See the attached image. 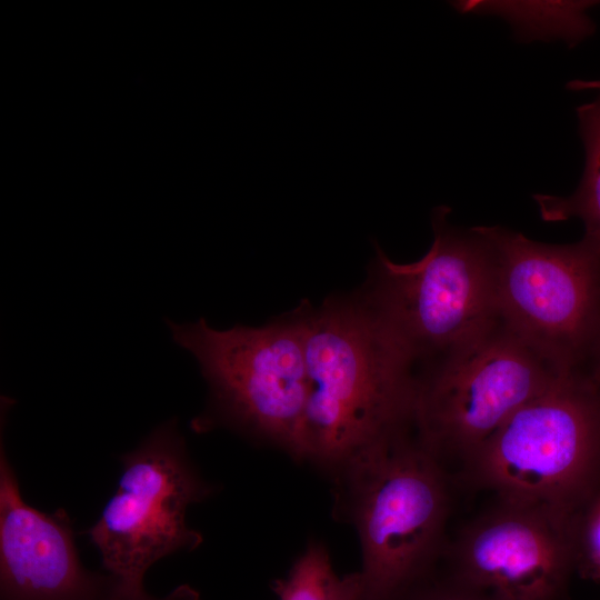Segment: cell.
<instances>
[{"mask_svg":"<svg viewBox=\"0 0 600 600\" xmlns=\"http://www.w3.org/2000/svg\"><path fill=\"white\" fill-rule=\"evenodd\" d=\"M433 209V240L411 263L392 261L376 244L361 291L414 363H434L497 323L489 247L476 227L461 230Z\"/></svg>","mask_w":600,"mask_h":600,"instance_id":"obj_4","label":"cell"},{"mask_svg":"<svg viewBox=\"0 0 600 600\" xmlns=\"http://www.w3.org/2000/svg\"><path fill=\"white\" fill-rule=\"evenodd\" d=\"M193 598L192 591L186 588L177 589L166 598L157 599L143 591L137 593H124L114 589L111 590V594L103 600H191Z\"/></svg>","mask_w":600,"mask_h":600,"instance_id":"obj_15","label":"cell"},{"mask_svg":"<svg viewBox=\"0 0 600 600\" xmlns=\"http://www.w3.org/2000/svg\"><path fill=\"white\" fill-rule=\"evenodd\" d=\"M406 600H491L487 596L467 588L451 578H431L412 591Z\"/></svg>","mask_w":600,"mask_h":600,"instance_id":"obj_14","label":"cell"},{"mask_svg":"<svg viewBox=\"0 0 600 600\" xmlns=\"http://www.w3.org/2000/svg\"><path fill=\"white\" fill-rule=\"evenodd\" d=\"M278 600H359V571L339 576L323 544L311 542L286 577L272 583Z\"/></svg>","mask_w":600,"mask_h":600,"instance_id":"obj_12","label":"cell"},{"mask_svg":"<svg viewBox=\"0 0 600 600\" xmlns=\"http://www.w3.org/2000/svg\"><path fill=\"white\" fill-rule=\"evenodd\" d=\"M337 474L361 546L359 600H406L431 578L441 549L450 500L443 464L403 433Z\"/></svg>","mask_w":600,"mask_h":600,"instance_id":"obj_2","label":"cell"},{"mask_svg":"<svg viewBox=\"0 0 600 600\" xmlns=\"http://www.w3.org/2000/svg\"><path fill=\"white\" fill-rule=\"evenodd\" d=\"M584 363H588V370L583 372L600 386V316Z\"/></svg>","mask_w":600,"mask_h":600,"instance_id":"obj_16","label":"cell"},{"mask_svg":"<svg viewBox=\"0 0 600 600\" xmlns=\"http://www.w3.org/2000/svg\"><path fill=\"white\" fill-rule=\"evenodd\" d=\"M167 322L173 341L197 360L217 412L303 460L309 380L299 309L260 327Z\"/></svg>","mask_w":600,"mask_h":600,"instance_id":"obj_6","label":"cell"},{"mask_svg":"<svg viewBox=\"0 0 600 600\" xmlns=\"http://www.w3.org/2000/svg\"><path fill=\"white\" fill-rule=\"evenodd\" d=\"M577 571L600 581V492L576 517Z\"/></svg>","mask_w":600,"mask_h":600,"instance_id":"obj_13","label":"cell"},{"mask_svg":"<svg viewBox=\"0 0 600 600\" xmlns=\"http://www.w3.org/2000/svg\"><path fill=\"white\" fill-rule=\"evenodd\" d=\"M2 600H103V582L79 561L66 518L27 504L3 450L0 459Z\"/></svg>","mask_w":600,"mask_h":600,"instance_id":"obj_10","label":"cell"},{"mask_svg":"<svg viewBox=\"0 0 600 600\" xmlns=\"http://www.w3.org/2000/svg\"><path fill=\"white\" fill-rule=\"evenodd\" d=\"M572 90H596V99L577 109L584 148V169L576 192L569 197L534 194L542 220L557 222L580 219L586 233L600 240V80H576Z\"/></svg>","mask_w":600,"mask_h":600,"instance_id":"obj_11","label":"cell"},{"mask_svg":"<svg viewBox=\"0 0 600 600\" xmlns=\"http://www.w3.org/2000/svg\"><path fill=\"white\" fill-rule=\"evenodd\" d=\"M122 463L117 489L88 534L114 589L137 593L156 561L201 543V536L187 527L186 510L210 488L187 460L173 421L158 427Z\"/></svg>","mask_w":600,"mask_h":600,"instance_id":"obj_8","label":"cell"},{"mask_svg":"<svg viewBox=\"0 0 600 600\" xmlns=\"http://www.w3.org/2000/svg\"><path fill=\"white\" fill-rule=\"evenodd\" d=\"M476 228L489 247L498 322L560 370H581L600 316V240L548 244Z\"/></svg>","mask_w":600,"mask_h":600,"instance_id":"obj_5","label":"cell"},{"mask_svg":"<svg viewBox=\"0 0 600 600\" xmlns=\"http://www.w3.org/2000/svg\"><path fill=\"white\" fill-rule=\"evenodd\" d=\"M498 499L576 517L600 492V386L561 374L514 412L464 466Z\"/></svg>","mask_w":600,"mask_h":600,"instance_id":"obj_3","label":"cell"},{"mask_svg":"<svg viewBox=\"0 0 600 600\" xmlns=\"http://www.w3.org/2000/svg\"><path fill=\"white\" fill-rule=\"evenodd\" d=\"M428 367L417 377V439L442 464L464 466L514 412L569 372L499 322Z\"/></svg>","mask_w":600,"mask_h":600,"instance_id":"obj_7","label":"cell"},{"mask_svg":"<svg viewBox=\"0 0 600 600\" xmlns=\"http://www.w3.org/2000/svg\"><path fill=\"white\" fill-rule=\"evenodd\" d=\"M576 517L498 499L458 536L449 578L491 600H562L577 571Z\"/></svg>","mask_w":600,"mask_h":600,"instance_id":"obj_9","label":"cell"},{"mask_svg":"<svg viewBox=\"0 0 600 600\" xmlns=\"http://www.w3.org/2000/svg\"><path fill=\"white\" fill-rule=\"evenodd\" d=\"M298 309L309 380L303 460L337 473L412 423L416 363L361 291Z\"/></svg>","mask_w":600,"mask_h":600,"instance_id":"obj_1","label":"cell"}]
</instances>
